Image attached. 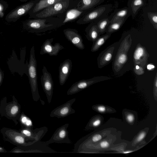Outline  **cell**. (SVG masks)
I'll list each match as a JSON object with an SVG mask.
<instances>
[{
    "instance_id": "9a60e30c",
    "label": "cell",
    "mask_w": 157,
    "mask_h": 157,
    "mask_svg": "<svg viewBox=\"0 0 157 157\" xmlns=\"http://www.w3.org/2000/svg\"><path fill=\"white\" fill-rule=\"evenodd\" d=\"M66 11L65 18L62 22V25L73 21L79 17H81L89 11L87 10H81L77 8L70 9Z\"/></svg>"
},
{
    "instance_id": "603a6c76",
    "label": "cell",
    "mask_w": 157,
    "mask_h": 157,
    "mask_svg": "<svg viewBox=\"0 0 157 157\" xmlns=\"http://www.w3.org/2000/svg\"><path fill=\"white\" fill-rule=\"evenodd\" d=\"M127 19L124 18L110 22L106 29L105 33L112 34L117 31L121 28Z\"/></svg>"
},
{
    "instance_id": "e575fe53",
    "label": "cell",
    "mask_w": 157,
    "mask_h": 157,
    "mask_svg": "<svg viewBox=\"0 0 157 157\" xmlns=\"http://www.w3.org/2000/svg\"><path fill=\"white\" fill-rule=\"evenodd\" d=\"M97 109L100 112H103L105 111V107L100 106L98 107Z\"/></svg>"
},
{
    "instance_id": "8992f818",
    "label": "cell",
    "mask_w": 157,
    "mask_h": 157,
    "mask_svg": "<svg viewBox=\"0 0 157 157\" xmlns=\"http://www.w3.org/2000/svg\"><path fill=\"white\" fill-rule=\"evenodd\" d=\"M69 125V124L67 123L57 128L51 138L45 141L46 144L48 145L53 143L72 144V142L69 137L67 130Z\"/></svg>"
},
{
    "instance_id": "d4e9b609",
    "label": "cell",
    "mask_w": 157,
    "mask_h": 157,
    "mask_svg": "<svg viewBox=\"0 0 157 157\" xmlns=\"http://www.w3.org/2000/svg\"><path fill=\"white\" fill-rule=\"evenodd\" d=\"M148 17L150 21L156 29L157 30V12H148Z\"/></svg>"
},
{
    "instance_id": "836d02e7",
    "label": "cell",
    "mask_w": 157,
    "mask_h": 157,
    "mask_svg": "<svg viewBox=\"0 0 157 157\" xmlns=\"http://www.w3.org/2000/svg\"><path fill=\"white\" fill-rule=\"evenodd\" d=\"M127 119L129 122H132L134 119V117L133 116L132 114H129L127 116Z\"/></svg>"
},
{
    "instance_id": "7a4b0ae2",
    "label": "cell",
    "mask_w": 157,
    "mask_h": 157,
    "mask_svg": "<svg viewBox=\"0 0 157 157\" xmlns=\"http://www.w3.org/2000/svg\"><path fill=\"white\" fill-rule=\"evenodd\" d=\"M132 41L131 35L128 34L121 42L113 65V70L115 73L118 72L127 62L128 59V53L131 46Z\"/></svg>"
},
{
    "instance_id": "7402d4cb",
    "label": "cell",
    "mask_w": 157,
    "mask_h": 157,
    "mask_svg": "<svg viewBox=\"0 0 157 157\" xmlns=\"http://www.w3.org/2000/svg\"><path fill=\"white\" fill-rule=\"evenodd\" d=\"M111 34L106 33L100 35L95 41L93 42L91 51L94 52L98 51L101 47L110 37Z\"/></svg>"
},
{
    "instance_id": "8d00e7d4",
    "label": "cell",
    "mask_w": 157,
    "mask_h": 157,
    "mask_svg": "<svg viewBox=\"0 0 157 157\" xmlns=\"http://www.w3.org/2000/svg\"><path fill=\"white\" fill-rule=\"evenodd\" d=\"M27 120H28L27 119L26 117H23L22 119V122L23 123L25 122H26Z\"/></svg>"
},
{
    "instance_id": "ffe728a7",
    "label": "cell",
    "mask_w": 157,
    "mask_h": 157,
    "mask_svg": "<svg viewBox=\"0 0 157 157\" xmlns=\"http://www.w3.org/2000/svg\"><path fill=\"white\" fill-rule=\"evenodd\" d=\"M85 31L86 36L89 41H95L100 35L96 22L91 23L86 28Z\"/></svg>"
},
{
    "instance_id": "44dd1931",
    "label": "cell",
    "mask_w": 157,
    "mask_h": 157,
    "mask_svg": "<svg viewBox=\"0 0 157 157\" xmlns=\"http://www.w3.org/2000/svg\"><path fill=\"white\" fill-rule=\"evenodd\" d=\"M63 0H38L32 9V12L36 13L54 3Z\"/></svg>"
},
{
    "instance_id": "4fadbf2b",
    "label": "cell",
    "mask_w": 157,
    "mask_h": 157,
    "mask_svg": "<svg viewBox=\"0 0 157 157\" xmlns=\"http://www.w3.org/2000/svg\"><path fill=\"white\" fill-rule=\"evenodd\" d=\"M66 38L76 48L80 50L85 48L82 36L75 29L68 28L63 30Z\"/></svg>"
},
{
    "instance_id": "d590c367",
    "label": "cell",
    "mask_w": 157,
    "mask_h": 157,
    "mask_svg": "<svg viewBox=\"0 0 157 157\" xmlns=\"http://www.w3.org/2000/svg\"><path fill=\"white\" fill-rule=\"evenodd\" d=\"M26 124L28 126L32 124L31 121L30 120H27L26 122Z\"/></svg>"
},
{
    "instance_id": "d6a6232c",
    "label": "cell",
    "mask_w": 157,
    "mask_h": 157,
    "mask_svg": "<svg viewBox=\"0 0 157 157\" xmlns=\"http://www.w3.org/2000/svg\"><path fill=\"white\" fill-rule=\"evenodd\" d=\"M23 133L26 136L28 137H30L33 136L32 133L29 130H25L23 131Z\"/></svg>"
},
{
    "instance_id": "484cf974",
    "label": "cell",
    "mask_w": 157,
    "mask_h": 157,
    "mask_svg": "<svg viewBox=\"0 0 157 157\" xmlns=\"http://www.w3.org/2000/svg\"><path fill=\"white\" fill-rule=\"evenodd\" d=\"M145 67L137 65H134V70L135 73L138 75H142L144 73Z\"/></svg>"
},
{
    "instance_id": "5bb4252c",
    "label": "cell",
    "mask_w": 157,
    "mask_h": 157,
    "mask_svg": "<svg viewBox=\"0 0 157 157\" xmlns=\"http://www.w3.org/2000/svg\"><path fill=\"white\" fill-rule=\"evenodd\" d=\"M72 66V62L69 59L65 60L59 67V81L60 85H63L70 73Z\"/></svg>"
},
{
    "instance_id": "e0dca14e",
    "label": "cell",
    "mask_w": 157,
    "mask_h": 157,
    "mask_svg": "<svg viewBox=\"0 0 157 157\" xmlns=\"http://www.w3.org/2000/svg\"><path fill=\"white\" fill-rule=\"evenodd\" d=\"M105 0H81L77 8L81 10H91L102 3Z\"/></svg>"
},
{
    "instance_id": "cb8c5ba5",
    "label": "cell",
    "mask_w": 157,
    "mask_h": 157,
    "mask_svg": "<svg viewBox=\"0 0 157 157\" xmlns=\"http://www.w3.org/2000/svg\"><path fill=\"white\" fill-rule=\"evenodd\" d=\"M97 26L101 35L105 33L106 29L110 23L108 17L96 22Z\"/></svg>"
},
{
    "instance_id": "1f68e13d",
    "label": "cell",
    "mask_w": 157,
    "mask_h": 157,
    "mask_svg": "<svg viewBox=\"0 0 157 157\" xmlns=\"http://www.w3.org/2000/svg\"><path fill=\"white\" fill-rule=\"evenodd\" d=\"M145 133L144 132L141 133L137 138V141L139 142L142 140L145 136Z\"/></svg>"
},
{
    "instance_id": "8fae6325",
    "label": "cell",
    "mask_w": 157,
    "mask_h": 157,
    "mask_svg": "<svg viewBox=\"0 0 157 157\" xmlns=\"http://www.w3.org/2000/svg\"><path fill=\"white\" fill-rule=\"evenodd\" d=\"M117 44V42L112 44L99 54L97 58V64L99 68H101L103 67L111 62L113 52Z\"/></svg>"
},
{
    "instance_id": "6da1fadb",
    "label": "cell",
    "mask_w": 157,
    "mask_h": 157,
    "mask_svg": "<svg viewBox=\"0 0 157 157\" xmlns=\"http://www.w3.org/2000/svg\"><path fill=\"white\" fill-rule=\"evenodd\" d=\"M112 8V5L109 4L97 6L87 12L77 21V23L78 24L83 25L93 22H97L107 17Z\"/></svg>"
},
{
    "instance_id": "d6986e66",
    "label": "cell",
    "mask_w": 157,
    "mask_h": 157,
    "mask_svg": "<svg viewBox=\"0 0 157 157\" xmlns=\"http://www.w3.org/2000/svg\"><path fill=\"white\" fill-rule=\"evenodd\" d=\"M146 5L145 0H128L127 3L133 18H134L140 9Z\"/></svg>"
},
{
    "instance_id": "5b68a950",
    "label": "cell",
    "mask_w": 157,
    "mask_h": 157,
    "mask_svg": "<svg viewBox=\"0 0 157 157\" xmlns=\"http://www.w3.org/2000/svg\"><path fill=\"white\" fill-rule=\"evenodd\" d=\"M111 77L105 76L94 77L87 79H82L73 84L67 91V94L71 95L76 94L86 89L91 85L99 82L110 79Z\"/></svg>"
},
{
    "instance_id": "4316f807",
    "label": "cell",
    "mask_w": 157,
    "mask_h": 157,
    "mask_svg": "<svg viewBox=\"0 0 157 157\" xmlns=\"http://www.w3.org/2000/svg\"><path fill=\"white\" fill-rule=\"evenodd\" d=\"M101 138V135L99 134H97L93 136L91 140L93 142H96L100 140Z\"/></svg>"
},
{
    "instance_id": "52a82bcc",
    "label": "cell",
    "mask_w": 157,
    "mask_h": 157,
    "mask_svg": "<svg viewBox=\"0 0 157 157\" xmlns=\"http://www.w3.org/2000/svg\"><path fill=\"white\" fill-rule=\"evenodd\" d=\"M40 81L43 89L46 95L49 104L51 103L53 91V82L51 74L44 66Z\"/></svg>"
},
{
    "instance_id": "4dcf8cb0",
    "label": "cell",
    "mask_w": 157,
    "mask_h": 157,
    "mask_svg": "<svg viewBox=\"0 0 157 157\" xmlns=\"http://www.w3.org/2000/svg\"><path fill=\"white\" fill-rule=\"evenodd\" d=\"M109 146L108 143L106 141L102 142L100 144V146L102 148H105L108 147Z\"/></svg>"
},
{
    "instance_id": "ba28073f",
    "label": "cell",
    "mask_w": 157,
    "mask_h": 157,
    "mask_svg": "<svg viewBox=\"0 0 157 157\" xmlns=\"http://www.w3.org/2000/svg\"><path fill=\"white\" fill-rule=\"evenodd\" d=\"M34 50H32L31 55V63L29 68V77L31 80V86L34 100L37 101L40 98L39 93L36 72V62L34 54Z\"/></svg>"
},
{
    "instance_id": "277c9868",
    "label": "cell",
    "mask_w": 157,
    "mask_h": 157,
    "mask_svg": "<svg viewBox=\"0 0 157 157\" xmlns=\"http://www.w3.org/2000/svg\"><path fill=\"white\" fill-rule=\"evenodd\" d=\"M52 18H39L29 21V26L37 32L42 33L55 29L62 25V22L53 21Z\"/></svg>"
},
{
    "instance_id": "f1b7e54d",
    "label": "cell",
    "mask_w": 157,
    "mask_h": 157,
    "mask_svg": "<svg viewBox=\"0 0 157 157\" xmlns=\"http://www.w3.org/2000/svg\"><path fill=\"white\" fill-rule=\"evenodd\" d=\"M18 107L17 105L13 106L11 110V113L13 115L15 114L18 111Z\"/></svg>"
},
{
    "instance_id": "f546056e",
    "label": "cell",
    "mask_w": 157,
    "mask_h": 157,
    "mask_svg": "<svg viewBox=\"0 0 157 157\" xmlns=\"http://www.w3.org/2000/svg\"><path fill=\"white\" fill-rule=\"evenodd\" d=\"M147 68L148 70L151 71L154 70L155 67L153 64L150 63L147 65Z\"/></svg>"
},
{
    "instance_id": "83f0119b",
    "label": "cell",
    "mask_w": 157,
    "mask_h": 157,
    "mask_svg": "<svg viewBox=\"0 0 157 157\" xmlns=\"http://www.w3.org/2000/svg\"><path fill=\"white\" fill-rule=\"evenodd\" d=\"M15 140L17 142L20 144H23L25 141L24 138L20 136H16L15 138Z\"/></svg>"
},
{
    "instance_id": "74e56055",
    "label": "cell",
    "mask_w": 157,
    "mask_h": 157,
    "mask_svg": "<svg viewBox=\"0 0 157 157\" xmlns=\"http://www.w3.org/2000/svg\"><path fill=\"white\" fill-rule=\"evenodd\" d=\"M132 152V151H126V152H124V153H129V152Z\"/></svg>"
},
{
    "instance_id": "ac0fdd59",
    "label": "cell",
    "mask_w": 157,
    "mask_h": 157,
    "mask_svg": "<svg viewBox=\"0 0 157 157\" xmlns=\"http://www.w3.org/2000/svg\"><path fill=\"white\" fill-rule=\"evenodd\" d=\"M38 1V0H35L21 6L12 12L9 15V17L17 18L23 15L31 10Z\"/></svg>"
},
{
    "instance_id": "9c48e42d",
    "label": "cell",
    "mask_w": 157,
    "mask_h": 157,
    "mask_svg": "<svg viewBox=\"0 0 157 157\" xmlns=\"http://www.w3.org/2000/svg\"><path fill=\"white\" fill-rule=\"evenodd\" d=\"M76 100L75 98H72L55 108L51 112L50 117L59 118H64L75 113V111L72 107V106Z\"/></svg>"
},
{
    "instance_id": "30bf717a",
    "label": "cell",
    "mask_w": 157,
    "mask_h": 157,
    "mask_svg": "<svg viewBox=\"0 0 157 157\" xmlns=\"http://www.w3.org/2000/svg\"><path fill=\"white\" fill-rule=\"evenodd\" d=\"M150 56L145 48L140 43L138 44L133 55L134 65H137L145 67Z\"/></svg>"
},
{
    "instance_id": "3957f363",
    "label": "cell",
    "mask_w": 157,
    "mask_h": 157,
    "mask_svg": "<svg viewBox=\"0 0 157 157\" xmlns=\"http://www.w3.org/2000/svg\"><path fill=\"white\" fill-rule=\"evenodd\" d=\"M70 0L57 2L35 14V17L46 18L65 12L70 7Z\"/></svg>"
},
{
    "instance_id": "7c38bea8",
    "label": "cell",
    "mask_w": 157,
    "mask_h": 157,
    "mask_svg": "<svg viewBox=\"0 0 157 157\" xmlns=\"http://www.w3.org/2000/svg\"><path fill=\"white\" fill-rule=\"evenodd\" d=\"M54 38L47 39L43 43L40 51V54L42 55L48 54L50 56H56L59 52L64 48V47L59 43L52 44Z\"/></svg>"
},
{
    "instance_id": "f35d334b",
    "label": "cell",
    "mask_w": 157,
    "mask_h": 157,
    "mask_svg": "<svg viewBox=\"0 0 157 157\" xmlns=\"http://www.w3.org/2000/svg\"></svg>"
},
{
    "instance_id": "2e32d148",
    "label": "cell",
    "mask_w": 157,
    "mask_h": 157,
    "mask_svg": "<svg viewBox=\"0 0 157 157\" xmlns=\"http://www.w3.org/2000/svg\"><path fill=\"white\" fill-rule=\"evenodd\" d=\"M131 15V13L129 8L125 7L115 10L108 18L112 22L119 20L125 18L127 19Z\"/></svg>"
}]
</instances>
